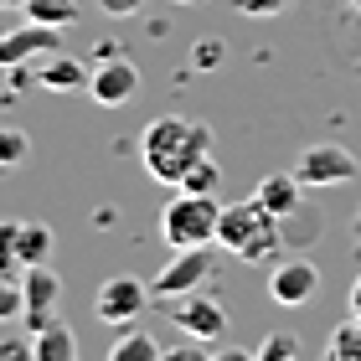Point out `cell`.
I'll return each instance as SVG.
<instances>
[{"instance_id": "21", "label": "cell", "mask_w": 361, "mask_h": 361, "mask_svg": "<svg viewBox=\"0 0 361 361\" xmlns=\"http://www.w3.org/2000/svg\"><path fill=\"white\" fill-rule=\"evenodd\" d=\"M26 155H31V135L16 129V124H0V171L26 166Z\"/></svg>"}, {"instance_id": "3", "label": "cell", "mask_w": 361, "mask_h": 361, "mask_svg": "<svg viewBox=\"0 0 361 361\" xmlns=\"http://www.w3.org/2000/svg\"><path fill=\"white\" fill-rule=\"evenodd\" d=\"M217 217H222L217 191H207V196L176 191V202L160 212V238L171 248H207V243H217Z\"/></svg>"}, {"instance_id": "9", "label": "cell", "mask_w": 361, "mask_h": 361, "mask_svg": "<svg viewBox=\"0 0 361 361\" xmlns=\"http://www.w3.org/2000/svg\"><path fill=\"white\" fill-rule=\"evenodd\" d=\"M21 320H26V331L37 336L42 325H52L57 320V300H62V279L52 274V264H31L21 274Z\"/></svg>"}, {"instance_id": "15", "label": "cell", "mask_w": 361, "mask_h": 361, "mask_svg": "<svg viewBox=\"0 0 361 361\" xmlns=\"http://www.w3.org/2000/svg\"><path fill=\"white\" fill-rule=\"evenodd\" d=\"M21 16H26V21H37V26L68 31V26H73L83 11H78V0H26V6H21Z\"/></svg>"}, {"instance_id": "31", "label": "cell", "mask_w": 361, "mask_h": 361, "mask_svg": "<svg viewBox=\"0 0 361 361\" xmlns=\"http://www.w3.org/2000/svg\"><path fill=\"white\" fill-rule=\"evenodd\" d=\"M6 6H26V0H0V11H6Z\"/></svg>"}, {"instance_id": "22", "label": "cell", "mask_w": 361, "mask_h": 361, "mask_svg": "<svg viewBox=\"0 0 361 361\" xmlns=\"http://www.w3.org/2000/svg\"><path fill=\"white\" fill-rule=\"evenodd\" d=\"M253 361H300V341H294L289 331H269L264 341H258Z\"/></svg>"}, {"instance_id": "26", "label": "cell", "mask_w": 361, "mask_h": 361, "mask_svg": "<svg viewBox=\"0 0 361 361\" xmlns=\"http://www.w3.org/2000/svg\"><path fill=\"white\" fill-rule=\"evenodd\" d=\"M238 11H243V16H258V21H269V16L289 11V0H238Z\"/></svg>"}, {"instance_id": "4", "label": "cell", "mask_w": 361, "mask_h": 361, "mask_svg": "<svg viewBox=\"0 0 361 361\" xmlns=\"http://www.w3.org/2000/svg\"><path fill=\"white\" fill-rule=\"evenodd\" d=\"M160 310H166L186 336H196V341H222L227 336V310L212 300V294H202V289L171 294V300H160Z\"/></svg>"}, {"instance_id": "7", "label": "cell", "mask_w": 361, "mask_h": 361, "mask_svg": "<svg viewBox=\"0 0 361 361\" xmlns=\"http://www.w3.org/2000/svg\"><path fill=\"white\" fill-rule=\"evenodd\" d=\"M315 294H320V269H315V258L294 253V258H279V264L269 269V300H274V305L300 310V305L315 300Z\"/></svg>"}, {"instance_id": "28", "label": "cell", "mask_w": 361, "mask_h": 361, "mask_svg": "<svg viewBox=\"0 0 361 361\" xmlns=\"http://www.w3.org/2000/svg\"><path fill=\"white\" fill-rule=\"evenodd\" d=\"M222 62V42H196V68H217Z\"/></svg>"}, {"instance_id": "19", "label": "cell", "mask_w": 361, "mask_h": 361, "mask_svg": "<svg viewBox=\"0 0 361 361\" xmlns=\"http://www.w3.org/2000/svg\"><path fill=\"white\" fill-rule=\"evenodd\" d=\"M217 180H222V171H217V160H212V155H202V160H191V166L180 171V180H176V191H196V196H207V191H217Z\"/></svg>"}, {"instance_id": "1", "label": "cell", "mask_w": 361, "mask_h": 361, "mask_svg": "<svg viewBox=\"0 0 361 361\" xmlns=\"http://www.w3.org/2000/svg\"><path fill=\"white\" fill-rule=\"evenodd\" d=\"M202 155H212V129L196 124V119H180V114H160L140 135V160L160 186H176L180 171Z\"/></svg>"}, {"instance_id": "12", "label": "cell", "mask_w": 361, "mask_h": 361, "mask_svg": "<svg viewBox=\"0 0 361 361\" xmlns=\"http://www.w3.org/2000/svg\"><path fill=\"white\" fill-rule=\"evenodd\" d=\"M253 196L274 212L279 222H289V217H300V212H305V180L294 176V171H289V176H264Z\"/></svg>"}, {"instance_id": "2", "label": "cell", "mask_w": 361, "mask_h": 361, "mask_svg": "<svg viewBox=\"0 0 361 361\" xmlns=\"http://www.w3.org/2000/svg\"><path fill=\"white\" fill-rule=\"evenodd\" d=\"M217 248L243 258V264H269V258H279V248H284V227H279V217L258 202V196H248V202L222 207Z\"/></svg>"}, {"instance_id": "10", "label": "cell", "mask_w": 361, "mask_h": 361, "mask_svg": "<svg viewBox=\"0 0 361 361\" xmlns=\"http://www.w3.org/2000/svg\"><path fill=\"white\" fill-rule=\"evenodd\" d=\"M88 93L98 109H124L140 93V68L129 57H98V68L88 73Z\"/></svg>"}, {"instance_id": "29", "label": "cell", "mask_w": 361, "mask_h": 361, "mask_svg": "<svg viewBox=\"0 0 361 361\" xmlns=\"http://www.w3.org/2000/svg\"><path fill=\"white\" fill-rule=\"evenodd\" d=\"M212 361H253V351H243V346H217V351H212Z\"/></svg>"}, {"instance_id": "17", "label": "cell", "mask_w": 361, "mask_h": 361, "mask_svg": "<svg viewBox=\"0 0 361 361\" xmlns=\"http://www.w3.org/2000/svg\"><path fill=\"white\" fill-rule=\"evenodd\" d=\"M52 248H57V238H52L47 222H21V269L52 264Z\"/></svg>"}, {"instance_id": "24", "label": "cell", "mask_w": 361, "mask_h": 361, "mask_svg": "<svg viewBox=\"0 0 361 361\" xmlns=\"http://www.w3.org/2000/svg\"><path fill=\"white\" fill-rule=\"evenodd\" d=\"M0 361H37L31 336H0Z\"/></svg>"}, {"instance_id": "23", "label": "cell", "mask_w": 361, "mask_h": 361, "mask_svg": "<svg viewBox=\"0 0 361 361\" xmlns=\"http://www.w3.org/2000/svg\"><path fill=\"white\" fill-rule=\"evenodd\" d=\"M21 279H0V320H21Z\"/></svg>"}, {"instance_id": "13", "label": "cell", "mask_w": 361, "mask_h": 361, "mask_svg": "<svg viewBox=\"0 0 361 361\" xmlns=\"http://www.w3.org/2000/svg\"><path fill=\"white\" fill-rule=\"evenodd\" d=\"M37 83L47 93H88V68L78 57H68V52H52V57H42Z\"/></svg>"}, {"instance_id": "18", "label": "cell", "mask_w": 361, "mask_h": 361, "mask_svg": "<svg viewBox=\"0 0 361 361\" xmlns=\"http://www.w3.org/2000/svg\"><path fill=\"white\" fill-rule=\"evenodd\" d=\"M325 361H361V320H341L325 341Z\"/></svg>"}, {"instance_id": "27", "label": "cell", "mask_w": 361, "mask_h": 361, "mask_svg": "<svg viewBox=\"0 0 361 361\" xmlns=\"http://www.w3.org/2000/svg\"><path fill=\"white\" fill-rule=\"evenodd\" d=\"M140 6H145V0H98V11L114 16V21H124V16H140Z\"/></svg>"}, {"instance_id": "32", "label": "cell", "mask_w": 361, "mask_h": 361, "mask_svg": "<svg viewBox=\"0 0 361 361\" xmlns=\"http://www.w3.org/2000/svg\"><path fill=\"white\" fill-rule=\"evenodd\" d=\"M180 6H186V0H180Z\"/></svg>"}, {"instance_id": "16", "label": "cell", "mask_w": 361, "mask_h": 361, "mask_svg": "<svg viewBox=\"0 0 361 361\" xmlns=\"http://www.w3.org/2000/svg\"><path fill=\"white\" fill-rule=\"evenodd\" d=\"M160 341L150 331H119L114 336V346H109V361H160Z\"/></svg>"}, {"instance_id": "14", "label": "cell", "mask_w": 361, "mask_h": 361, "mask_svg": "<svg viewBox=\"0 0 361 361\" xmlns=\"http://www.w3.org/2000/svg\"><path fill=\"white\" fill-rule=\"evenodd\" d=\"M31 346H37V361H78V336L62 320L42 325V331L31 336Z\"/></svg>"}, {"instance_id": "11", "label": "cell", "mask_w": 361, "mask_h": 361, "mask_svg": "<svg viewBox=\"0 0 361 361\" xmlns=\"http://www.w3.org/2000/svg\"><path fill=\"white\" fill-rule=\"evenodd\" d=\"M52 52H62V31H52V26L26 21V26L0 31V68H26V62L52 57Z\"/></svg>"}, {"instance_id": "5", "label": "cell", "mask_w": 361, "mask_h": 361, "mask_svg": "<svg viewBox=\"0 0 361 361\" xmlns=\"http://www.w3.org/2000/svg\"><path fill=\"white\" fill-rule=\"evenodd\" d=\"M212 243L207 248H171V264H160V274L150 279V294L155 300H171V294H191L212 279Z\"/></svg>"}, {"instance_id": "6", "label": "cell", "mask_w": 361, "mask_h": 361, "mask_svg": "<svg viewBox=\"0 0 361 361\" xmlns=\"http://www.w3.org/2000/svg\"><path fill=\"white\" fill-rule=\"evenodd\" d=\"M150 300H155L150 284H140L135 274H114V279H104L98 294H93V315L104 320V325H135V315H140Z\"/></svg>"}, {"instance_id": "20", "label": "cell", "mask_w": 361, "mask_h": 361, "mask_svg": "<svg viewBox=\"0 0 361 361\" xmlns=\"http://www.w3.org/2000/svg\"><path fill=\"white\" fill-rule=\"evenodd\" d=\"M21 222H0V279H21Z\"/></svg>"}, {"instance_id": "30", "label": "cell", "mask_w": 361, "mask_h": 361, "mask_svg": "<svg viewBox=\"0 0 361 361\" xmlns=\"http://www.w3.org/2000/svg\"><path fill=\"white\" fill-rule=\"evenodd\" d=\"M351 315L361 320V274H356V284H351Z\"/></svg>"}, {"instance_id": "25", "label": "cell", "mask_w": 361, "mask_h": 361, "mask_svg": "<svg viewBox=\"0 0 361 361\" xmlns=\"http://www.w3.org/2000/svg\"><path fill=\"white\" fill-rule=\"evenodd\" d=\"M160 361H212V351H207V341L191 336V346H166V351H160Z\"/></svg>"}, {"instance_id": "8", "label": "cell", "mask_w": 361, "mask_h": 361, "mask_svg": "<svg viewBox=\"0 0 361 361\" xmlns=\"http://www.w3.org/2000/svg\"><path fill=\"white\" fill-rule=\"evenodd\" d=\"M294 176L305 180V191L310 186H320V191L351 186V180H356V155L341 150V145H310V150L294 160Z\"/></svg>"}]
</instances>
